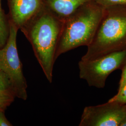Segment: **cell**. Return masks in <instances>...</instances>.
<instances>
[{
  "mask_svg": "<svg viewBox=\"0 0 126 126\" xmlns=\"http://www.w3.org/2000/svg\"><path fill=\"white\" fill-rule=\"evenodd\" d=\"M9 35V23L8 15L5 13L0 0V49L6 45Z\"/></svg>",
  "mask_w": 126,
  "mask_h": 126,
  "instance_id": "9c48e42d",
  "label": "cell"
},
{
  "mask_svg": "<svg viewBox=\"0 0 126 126\" xmlns=\"http://www.w3.org/2000/svg\"><path fill=\"white\" fill-rule=\"evenodd\" d=\"M0 90L9 91L10 92H12L15 94L13 88L12 87L10 82L9 81V79L0 70Z\"/></svg>",
  "mask_w": 126,
  "mask_h": 126,
  "instance_id": "7c38bea8",
  "label": "cell"
},
{
  "mask_svg": "<svg viewBox=\"0 0 126 126\" xmlns=\"http://www.w3.org/2000/svg\"><path fill=\"white\" fill-rule=\"evenodd\" d=\"M87 47L82 60H93L126 49V6L105 8L94 36Z\"/></svg>",
  "mask_w": 126,
  "mask_h": 126,
  "instance_id": "3957f363",
  "label": "cell"
},
{
  "mask_svg": "<svg viewBox=\"0 0 126 126\" xmlns=\"http://www.w3.org/2000/svg\"><path fill=\"white\" fill-rule=\"evenodd\" d=\"M9 7L7 14L9 22L18 29L43 7L42 0H7Z\"/></svg>",
  "mask_w": 126,
  "mask_h": 126,
  "instance_id": "52a82bcc",
  "label": "cell"
},
{
  "mask_svg": "<svg viewBox=\"0 0 126 126\" xmlns=\"http://www.w3.org/2000/svg\"><path fill=\"white\" fill-rule=\"evenodd\" d=\"M4 112L0 110V126H13L5 116Z\"/></svg>",
  "mask_w": 126,
  "mask_h": 126,
  "instance_id": "5bb4252c",
  "label": "cell"
},
{
  "mask_svg": "<svg viewBox=\"0 0 126 126\" xmlns=\"http://www.w3.org/2000/svg\"><path fill=\"white\" fill-rule=\"evenodd\" d=\"M9 23V38L4 46L0 49V70L9 79L16 97L26 100L28 97L27 81L16 45L19 30L13 23Z\"/></svg>",
  "mask_w": 126,
  "mask_h": 126,
  "instance_id": "277c9868",
  "label": "cell"
},
{
  "mask_svg": "<svg viewBox=\"0 0 126 126\" xmlns=\"http://www.w3.org/2000/svg\"><path fill=\"white\" fill-rule=\"evenodd\" d=\"M105 8L94 0L81 5L63 21L55 59L82 46H88L103 16Z\"/></svg>",
  "mask_w": 126,
  "mask_h": 126,
  "instance_id": "7a4b0ae2",
  "label": "cell"
},
{
  "mask_svg": "<svg viewBox=\"0 0 126 126\" xmlns=\"http://www.w3.org/2000/svg\"><path fill=\"white\" fill-rule=\"evenodd\" d=\"M15 98V95L12 92L0 90V110L5 111L13 102Z\"/></svg>",
  "mask_w": 126,
  "mask_h": 126,
  "instance_id": "30bf717a",
  "label": "cell"
},
{
  "mask_svg": "<svg viewBox=\"0 0 126 126\" xmlns=\"http://www.w3.org/2000/svg\"><path fill=\"white\" fill-rule=\"evenodd\" d=\"M122 73L121 78L119 82V88H120L123 85L126 83V63L122 69Z\"/></svg>",
  "mask_w": 126,
  "mask_h": 126,
  "instance_id": "9a60e30c",
  "label": "cell"
},
{
  "mask_svg": "<svg viewBox=\"0 0 126 126\" xmlns=\"http://www.w3.org/2000/svg\"><path fill=\"white\" fill-rule=\"evenodd\" d=\"M63 24V21L43 6L20 29L30 43L43 72L50 83Z\"/></svg>",
  "mask_w": 126,
  "mask_h": 126,
  "instance_id": "6da1fadb",
  "label": "cell"
},
{
  "mask_svg": "<svg viewBox=\"0 0 126 126\" xmlns=\"http://www.w3.org/2000/svg\"><path fill=\"white\" fill-rule=\"evenodd\" d=\"M91 0H42L43 6L63 21L81 5Z\"/></svg>",
  "mask_w": 126,
  "mask_h": 126,
  "instance_id": "ba28073f",
  "label": "cell"
},
{
  "mask_svg": "<svg viewBox=\"0 0 126 126\" xmlns=\"http://www.w3.org/2000/svg\"><path fill=\"white\" fill-rule=\"evenodd\" d=\"M108 101L115 102L121 105H126V83L118 88L117 94L109 99Z\"/></svg>",
  "mask_w": 126,
  "mask_h": 126,
  "instance_id": "8fae6325",
  "label": "cell"
},
{
  "mask_svg": "<svg viewBox=\"0 0 126 126\" xmlns=\"http://www.w3.org/2000/svg\"><path fill=\"white\" fill-rule=\"evenodd\" d=\"M126 105L115 102L86 107L81 115L79 126H120Z\"/></svg>",
  "mask_w": 126,
  "mask_h": 126,
  "instance_id": "8992f818",
  "label": "cell"
},
{
  "mask_svg": "<svg viewBox=\"0 0 126 126\" xmlns=\"http://www.w3.org/2000/svg\"><path fill=\"white\" fill-rule=\"evenodd\" d=\"M120 126H126V110L124 116L123 117V119Z\"/></svg>",
  "mask_w": 126,
  "mask_h": 126,
  "instance_id": "2e32d148",
  "label": "cell"
},
{
  "mask_svg": "<svg viewBox=\"0 0 126 126\" xmlns=\"http://www.w3.org/2000/svg\"><path fill=\"white\" fill-rule=\"evenodd\" d=\"M98 4L104 8L114 6H126V0H94Z\"/></svg>",
  "mask_w": 126,
  "mask_h": 126,
  "instance_id": "4fadbf2b",
  "label": "cell"
},
{
  "mask_svg": "<svg viewBox=\"0 0 126 126\" xmlns=\"http://www.w3.org/2000/svg\"><path fill=\"white\" fill-rule=\"evenodd\" d=\"M126 63V49L113 52L91 60L79 62V77L90 86L105 87L108 76L114 71L122 69Z\"/></svg>",
  "mask_w": 126,
  "mask_h": 126,
  "instance_id": "5b68a950",
  "label": "cell"
}]
</instances>
